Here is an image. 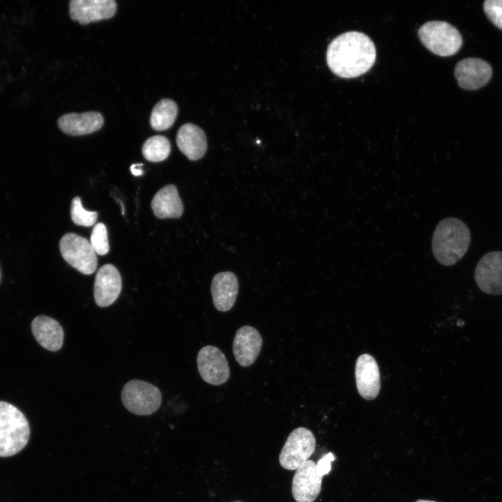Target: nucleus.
Here are the masks:
<instances>
[{"instance_id": "nucleus-30", "label": "nucleus", "mask_w": 502, "mask_h": 502, "mask_svg": "<svg viewBox=\"0 0 502 502\" xmlns=\"http://www.w3.org/2000/svg\"><path fill=\"white\" fill-rule=\"evenodd\" d=\"M236 502H240V501H236Z\"/></svg>"}, {"instance_id": "nucleus-27", "label": "nucleus", "mask_w": 502, "mask_h": 502, "mask_svg": "<svg viewBox=\"0 0 502 502\" xmlns=\"http://www.w3.org/2000/svg\"><path fill=\"white\" fill-rule=\"evenodd\" d=\"M143 164H133L130 166V171L134 176H141L143 174L142 166Z\"/></svg>"}, {"instance_id": "nucleus-24", "label": "nucleus", "mask_w": 502, "mask_h": 502, "mask_svg": "<svg viewBox=\"0 0 502 502\" xmlns=\"http://www.w3.org/2000/svg\"><path fill=\"white\" fill-rule=\"evenodd\" d=\"M89 242L97 254L102 256L108 253L109 246L107 231L105 225L102 222L95 225Z\"/></svg>"}, {"instance_id": "nucleus-4", "label": "nucleus", "mask_w": 502, "mask_h": 502, "mask_svg": "<svg viewBox=\"0 0 502 502\" xmlns=\"http://www.w3.org/2000/svg\"><path fill=\"white\" fill-rule=\"evenodd\" d=\"M418 34L430 52L441 56L455 54L462 45L459 31L446 22H427L420 27Z\"/></svg>"}, {"instance_id": "nucleus-7", "label": "nucleus", "mask_w": 502, "mask_h": 502, "mask_svg": "<svg viewBox=\"0 0 502 502\" xmlns=\"http://www.w3.org/2000/svg\"><path fill=\"white\" fill-rule=\"evenodd\" d=\"M315 446L312 432L305 427H298L289 435L279 455V462L285 469L297 470L309 460Z\"/></svg>"}, {"instance_id": "nucleus-15", "label": "nucleus", "mask_w": 502, "mask_h": 502, "mask_svg": "<svg viewBox=\"0 0 502 502\" xmlns=\"http://www.w3.org/2000/svg\"><path fill=\"white\" fill-rule=\"evenodd\" d=\"M262 346L259 332L250 326L238 328L233 340V353L237 363L242 367L252 365L259 356Z\"/></svg>"}, {"instance_id": "nucleus-5", "label": "nucleus", "mask_w": 502, "mask_h": 502, "mask_svg": "<svg viewBox=\"0 0 502 502\" xmlns=\"http://www.w3.org/2000/svg\"><path fill=\"white\" fill-rule=\"evenodd\" d=\"M121 401L126 409L132 413L148 416L160 408L162 395L154 385L142 380L133 379L126 383L123 388Z\"/></svg>"}, {"instance_id": "nucleus-18", "label": "nucleus", "mask_w": 502, "mask_h": 502, "mask_svg": "<svg viewBox=\"0 0 502 502\" xmlns=\"http://www.w3.org/2000/svg\"><path fill=\"white\" fill-rule=\"evenodd\" d=\"M176 144L180 151L190 160L201 158L207 149L205 132L192 123H185L179 128Z\"/></svg>"}, {"instance_id": "nucleus-29", "label": "nucleus", "mask_w": 502, "mask_h": 502, "mask_svg": "<svg viewBox=\"0 0 502 502\" xmlns=\"http://www.w3.org/2000/svg\"><path fill=\"white\" fill-rule=\"evenodd\" d=\"M0 281H1V270H0Z\"/></svg>"}, {"instance_id": "nucleus-16", "label": "nucleus", "mask_w": 502, "mask_h": 502, "mask_svg": "<svg viewBox=\"0 0 502 502\" xmlns=\"http://www.w3.org/2000/svg\"><path fill=\"white\" fill-rule=\"evenodd\" d=\"M211 291L216 310L229 311L234 306L238 292L236 275L231 271L217 273L213 277Z\"/></svg>"}, {"instance_id": "nucleus-9", "label": "nucleus", "mask_w": 502, "mask_h": 502, "mask_svg": "<svg viewBox=\"0 0 502 502\" xmlns=\"http://www.w3.org/2000/svg\"><path fill=\"white\" fill-rule=\"evenodd\" d=\"M478 287L491 295L502 294V251L490 252L478 261L475 270Z\"/></svg>"}, {"instance_id": "nucleus-21", "label": "nucleus", "mask_w": 502, "mask_h": 502, "mask_svg": "<svg viewBox=\"0 0 502 502\" xmlns=\"http://www.w3.org/2000/svg\"><path fill=\"white\" fill-rule=\"evenodd\" d=\"M177 114L178 107L176 102L171 99H162L153 108L150 124L155 130H167L174 124Z\"/></svg>"}, {"instance_id": "nucleus-23", "label": "nucleus", "mask_w": 502, "mask_h": 502, "mask_svg": "<svg viewBox=\"0 0 502 502\" xmlns=\"http://www.w3.org/2000/svg\"><path fill=\"white\" fill-rule=\"evenodd\" d=\"M70 215L75 224L84 227L95 225L98 219L96 211H86L83 208L79 197H75L72 200Z\"/></svg>"}, {"instance_id": "nucleus-28", "label": "nucleus", "mask_w": 502, "mask_h": 502, "mask_svg": "<svg viewBox=\"0 0 502 502\" xmlns=\"http://www.w3.org/2000/svg\"><path fill=\"white\" fill-rule=\"evenodd\" d=\"M416 502H436V501H429V500H421V499H420V500L416 501Z\"/></svg>"}, {"instance_id": "nucleus-19", "label": "nucleus", "mask_w": 502, "mask_h": 502, "mask_svg": "<svg viewBox=\"0 0 502 502\" xmlns=\"http://www.w3.org/2000/svg\"><path fill=\"white\" fill-rule=\"evenodd\" d=\"M32 333L37 342L45 349L56 351L61 349L64 333L59 323L45 315H39L31 322Z\"/></svg>"}, {"instance_id": "nucleus-2", "label": "nucleus", "mask_w": 502, "mask_h": 502, "mask_svg": "<svg viewBox=\"0 0 502 502\" xmlns=\"http://www.w3.org/2000/svg\"><path fill=\"white\" fill-rule=\"evenodd\" d=\"M471 234L466 225L456 218H446L436 227L432 241L435 259L444 266H452L466 252Z\"/></svg>"}, {"instance_id": "nucleus-26", "label": "nucleus", "mask_w": 502, "mask_h": 502, "mask_svg": "<svg viewBox=\"0 0 502 502\" xmlns=\"http://www.w3.org/2000/svg\"><path fill=\"white\" fill-rule=\"evenodd\" d=\"M335 459L333 453L328 452L324 455L317 463V468L320 473L323 476L329 473L331 468V462Z\"/></svg>"}, {"instance_id": "nucleus-13", "label": "nucleus", "mask_w": 502, "mask_h": 502, "mask_svg": "<svg viewBox=\"0 0 502 502\" xmlns=\"http://www.w3.org/2000/svg\"><path fill=\"white\" fill-rule=\"evenodd\" d=\"M116 11L114 0H72L69 13L72 20L81 24L112 17Z\"/></svg>"}, {"instance_id": "nucleus-12", "label": "nucleus", "mask_w": 502, "mask_h": 502, "mask_svg": "<svg viewBox=\"0 0 502 502\" xmlns=\"http://www.w3.org/2000/svg\"><path fill=\"white\" fill-rule=\"evenodd\" d=\"M122 288L121 275L112 264L101 266L96 275L93 295L96 303L101 307H107L116 301Z\"/></svg>"}, {"instance_id": "nucleus-22", "label": "nucleus", "mask_w": 502, "mask_h": 502, "mask_svg": "<svg viewBox=\"0 0 502 502\" xmlns=\"http://www.w3.org/2000/svg\"><path fill=\"white\" fill-rule=\"evenodd\" d=\"M171 145L164 136L155 135L149 137L142 149L144 157L149 161L156 162L165 160L169 155Z\"/></svg>"}, {"instance_id": "nucleus-25", "label": "nucleus", "mask_w": 502, "mask_h": 502, "mask_svg": "<svg viewBox=\"0 0 502 502\" xmlns=\"http://www.w3.org/2000/svg\"><path fill=\"white\" fill-rule=\"evenodd\" d=\"M483 7L487 17L502 30V0H487Z\"/></svg>"}, {"instance_id": "nucleus-14", "label": "nucleus", "mask_w": 502, "mask_h": 502, "mask_svg": "<svg viewBox=\"0 0 502 502\" xmlns=\"http://www.w3.org/2000/svg\"><path fill=\"white\" fill-rule=\"evenodd\" d=\"M356 386L360 396L367 400L376 397L380 390V374L376 360L371 355H360L356 364Z\"/></svg>"}, {"instance_id": "nucleus-11", "label": "nucleus", "mask_w": 502, "mask_h": 502, "mask_svg": "<svg viewBox=\"0 0 502 502\" xmlns=\"http://www.w3.org/2000/svg\"><path fill=\"white\" fill-rule=\"evenodd\" d=\"M492 74L491 66L478 58H467L459 61L455 76L459 86L467 90H476L485 86Z\"/></svg>"}, {"instance_id": "nucleus-20", "label": "nucleus", "mask_w": 502, "mask_h": 502, "mask_svg": "<svg viewBox=\"0 0 502 502\" xmlns=\"http://www.w3.org/2000/svg\"><path fill=\"white\" fill-rule=\"evenodd\" d=\"M154 215L160 218H178L183 212V205L176 187L170 184L161 188L151 201Z\"/></svg>"}, {"instance_id": "nucleus-10", "label": "nucleus", "mask_w": 502, "mask_h": 502, "mask_svg": "<svg viewBox=\"0 0 502 502\" xmlns=\"http://www.w3.org/2000/svg\"><path fill=\"white\" fill-rule=\"evenodd\" d=\"M323 476L312 460H307L298 468L292 480L291 491L295 501L314 502L321 492Z\"/></svg>"}, {"instance_id": "nucleus-17", "label": "nucleus", "mask_w": 502, "mask_h": 502, "mask_svg": "<svg viewBox=\"0 0 502 502\" xmlns=\"http://www.w3.org/2000/svg\"><path fill=\"white\" fill-rule=\"evenodd\" d=\"M103 122L102 116L99 112H87L64 114L58 119L57 124L60 130L67 135H83L98 130Z\"/></svg>"}, {"instance_id": "nucleus-8", "label": "nucleus", "mask_w": 502, "mask_h": 502, "mask_svg": "<svg viewBox=\"0 0 502 502\" xmlns=\"http://www.w3.org/2000/svg\"><path fill=\"white\" fill-rule=\"evenodd\" d=\"M199 372L204 381L219 386L229 379L230 370L224 353L216 347L207 345L201 348L197 358Z\"/></svg>"}, {"instance_id": "nucleus-1", "label": "nucleus", "mask_w": 502, "mask_h": 502, "mask_svg": "<svg viewBox=\"0 0 502 502\" xmlns=\"http://www.w3.org/2000/svg\"><path fill=\"white\" fill-rule=\"evenodd\" d=\"M376 59L372 40L365 33L349 31L335 38L329 44L326 61L330 70L338 77L353 78L368 71Z\"/></svg>"}, {"instance_id": "nucleus-6", "label": "nucleus", "mask_w": 502, "mask_h": 502, "mask_svg": "<svg viewBox=\"0 0 502 502\" xmlns=\"http://www.w3.org/2000/svg\"><path fill=\"white\" fill-rule=\"evenodd\" d=\"M59 248L64 260L80 273L91 275L96 270V253L86 238L75 233L66 234Z\"/></svg>"}, {"instance_id": "nucleus-3", "label": "nucleus", "mask_w": 502, "mask_h": 502, "mask_svg": "<svg viewBox=\"0 0 502 502\" xmlns=\"http://www.w3.org/2000/svg\"><path fill=\"white\" fill-rule=\"evenodd\" d=\"M30 436L29 422L14 405L0 401V457L13 456L27 444Z\"/></svg>"}]
</instances>
